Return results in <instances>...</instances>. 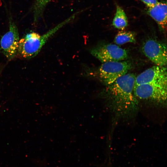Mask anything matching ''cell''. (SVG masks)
<instances>
[{"instance_id":"1","label":"cell","mask_w":167,"mask_h":167,"mask_svg":"<svg viewBox=\"0 0 167 167\" xmlns=\"http://www.w3.org/2000/svg\"><path fill=\"white\" fill-rule=\"evenodd\" d=\"M136 76L127 73L108 85L106 93L110 109L117 117L125 118L138 109V101L134 93Z\"/></svg>"},{"instance_id":"11","label":"cell","mask_w":167,"mask_h":167,"mask_svg":"<svg viewBox=\"0 0 167 167\" xmlns=\"http://www.w3.org/2000/svg\"><path fill=\"white\" fill-rule=\"evenodd\" d=\"M116 44L122 45L127 43H135V34L131 31H121L115 36L114 39Z\"/></svg>"},{"instance_id":"6","label":"cell","mask_w":167,"mask_h":167,"mask_svg":"<svg viewBox=\"0 0 167 167\" xmlns=\"http://www.w3.org/2000/svg\"><path fill=\"white\" fill-rule=\"evenodd\" d=\"M91 54L102 63L122 61L126 59L128 52L125 49L113 44L97 46L90 51Z\"/></svg>"},{"instance_id":"12","label":"cell","mask_w":167,"mask_h":167,"mask_svg":"<svg viewBox=\"0 0 167 167\" xmlns=\"http://www.w3.org/2000/svg\"><path fill=\"white\" fill-rule=\"evenodd\" d=\"M51 0H35L32 8L34 22H36L41 17L45 7Z\"/></svg>"},{"instance_id":"10","label":"cell","mask_w":167,"mask_h":167,"mask_svg":"<svg viewBox=\"0 0 167 167\" xmlns=\"http://www.w3.org/2000/svg\"><path fill=\"white\" fill-rule=\"evenodd\" d=\"M128 22L126 14L122 8L117 6L112 25L118 29L123 30L128 26Z\"/></svg>"},{"instance_id":"4","label":"cell","mask_w":167,"mask_h":167,"mask_svg":"<svg viewBox=\"0 0 167 167\" xmlns=\"http://www.w3.org/2000/svg\"><path fill=\"white\" fill-rule=\"evenodd\" d=\"M131 67V63L127 61L105 62L98 68V75L99 79L108 85L127 73Z\"/></svg>"},{"instance_id":"13","label":"cell","mask_w":167,"mask_h":167,"mask_svg":"<svg viewBox=\"0 0 167 167\" xmlns=\"http://www.w3.org/2000/svg\"><path fill=\"white\" fill-rule=\"evenodd\" d=\"M140 0L148 7H150L154 6L159 2L157 0Z\"/></svg>"},{"instance_id":"7","label":"cell","mask_w":167,"mask_h":167,"mask_svg":"<svg viewBox=\"0 0 167 167\" xmlns=\"http://www.w3.org/2000/svg\"><path fill=\"white\" fill-rule=\"evenodd\" d=\"M142 50L145 55L156 65L165 66L166 65L167 49L164 43L150 39L144 43Z\"/></svg>"},{"instance_id":"8","label":"cell","mask_w":167,"mask_h":167,"mask_svg":"<svg viewBox=\"0 0 167 167\" xmlns=\"http://www.w3.org/2000/svg\"><path fill=\"white\" fill-rule=\"evenodd\" d=\"M167 69L165 66H152L136 77L134 88L143 84L167 81Z\"/></svg>"},{"instance_id":"3","label":"cell","mask_w":167,"mask_h":167,"mask_svg":"<svg viewBox=\"0 0 167 167\" xmlns=\"http://www.w3.org/2000/svg\"><path fill=\"white\" fill-rule=\"evenodd\" d=\"M167 82L143 84L134 88V93L137 100L157 104H165L167 100Z\"/></svg>"},{"instance_id":"2","label":"cell","mask_w":167,"mask_h":167,"mask_svg":"<svg viewBox=\"0 0 167 167\" xmlns=\"http://www.w3.org/2000/svg\"><path fill=\"white\" fill-rule=\"evenodd\" d=\"M73 19L71 16L42 35L34 32L27 34L19 40L17 54L26 59L34 57L50 37Z\"/></svg>"},{"instance_id":"5","label":"cell","mask_w":167,"mask_h":167,"mask_svg":"<svg viewBox=\"0 0 167 167\" xmlns=\"http://www.w3.org/2000/svg\"><path fill=\"white\" fill-rule=\"evenodd\" d=\"M9 19V30L2 37L0 45L2 53L10 60L17 54L19 40L18 28L11 16Z\"/></svg>"},{"instance_id":"9","label":"cell","mask_w":167,"mask_h":167,"mask_svg":"<svg viewBox=\"0 0 167 167\" xmlns=\"http://www.w3.org/2000/svg\"><path fill=\"white\" fill-rule=\"evenodd\" d=\"M148 13L163 29L167 24V5L165 2H158L154 6L148 7Z\"/></svg>"}]
</instances>
